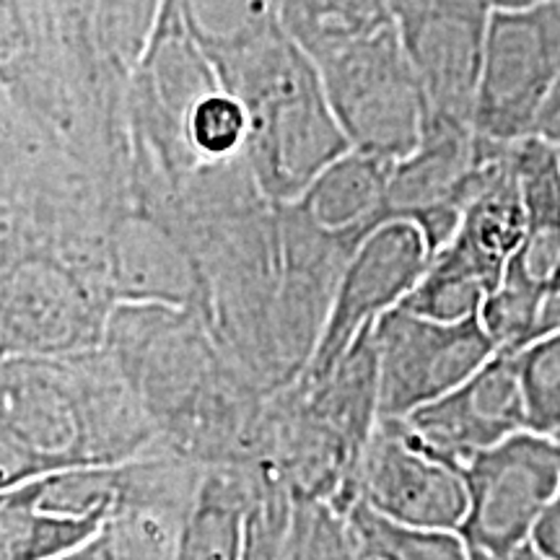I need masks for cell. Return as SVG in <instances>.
<instances>
[{"mask_svg":"<svg viewBox=\"0 0 560 560\" xmlns=\"http://www.w3.org/2000/svg\"><path fill=\"white\" fill-rule=\"evenodd\" d=\"M104 348L136 387L164 450L206 467L247 459L268 392L223 353L198 310L120 301Z\"/></svg>","mask_w":560,"mask_h":560,"instance_id":"1","label":"cell"},{"mask_svg":"<svg viewBox=\"0 0 560 560\" xmlns=\"http://www.w3.org/2000/svg\"><path fill=\"white\" fill-rule=\"evenodd\" d=\"M190 30L215 79L247 109L244 156L265 198L272 206L296 200L350 151L317 62L285 30L278 11L260 13L223 34L202 32L192 21Z\"/></svg>","mask_w":560,"mask_h":560,"instance_id":"2","label":"cell"},{"mask_svg":"<svg viewBox=\"0 0 560 560\" xmlns=\"http://www.w3.org/2000/svg\"><path fill=\"white\" fill-rule=\"evenodd\" d=\"M310 55L350 149L392 164L416 149L431 104L395 19Z\"/></svg>","mask_w":560,"mask_h":560,"instance_id":"3","label":"cell"},{"mask_svg":"<svg viewBox=\"0 0 560 560\" xmlns=\"http://www.w3.org/2000/svg\"><path fill=\"white\" fill-rule=\"evenodd\" d=\"M0 355H70L104 346L117 299L107 280L47 247H3Z\"/></svg>","mask_w":560,"mask_h":560,"instance_id":"4","label":"cell"},{"mask_svg":"<svg viewBox=\"0 0 560 560\" xmlns=\"http://www.w3.org/2000/svg\"><path fill=\"white\" fill-rule=\"evenodd\" d=\"M89 465L94 433L73 355L0 361V490Z\"/></svg>","mask_w":560,"mask_h":560,"instance_id":"5","label":"cell"},{"mask_svg":"<svg viewBox=\"0 0 560 560\" xmlns=\"http://www.w3.org/2000/svg\"><path fill=\"white\" fill-rule=\"evenodd\" d=\"M558 75L560 0L490 11L475 130L499 143L529 138Z\"/></svg>","mask_w":560,"mask_h":560,"instance_id":"6","label":"cell"},{"mask_svg":"<svg viewBox=\"0 0 560 560\" xmlns=\"http://www.w3.org/2000/svg\"><path fill=\"white\" fill-rule=\"evenodd\" d=\"M467 516L459 535L472 550L503 560L532 540L537 522L560 488V441L548 433L520 431L475 454L462 467Z\"/></svg>","mask_w":560,"mask_h":560,"instance_id":"7","label":"cell"},{"mask_svg":"<svg viewBox=\"0 0 560 560\" xmlns=\"http://www.w3.org/2000/svg\"><path fill=\"white\" fill-rule=\"evenodd\" d=\"M380 418H408L499 353L478 317L441 322L397 306L374 325Z\"/></svg>","mask_w":560,"mask_h":560,"instance_id":"8","label":"cell"},{"mask_svg":"<svg viewBox=\"0 0 560 560\" xmlns=\"http://www.w3.org/2000/svg\"><path fill=\"white\" fill-rule=\"evenodd\" d=\"M355 488L371 509L418 527L459 532L470 506L462 467L433 450L408 418L376 420Z\"/></svg>","mask_w":560,"mask_h":560,"instance_id":"9","label":"cell"},{"mask_svg":"<svg viewBox=\"0 0 560 560\" xmlns=\"http://www.w3.org/2000/svg\"><path fill=\"white\" fill-rule=\"evenodd\" d=\"M431 262V247L412 221L392 219L350 255L325 330L301 374L325 376L376 319L397 310Z\"/></svg>","mask_w":560,"mask_h":560,"instance_id":"10","label":"cell"},{"mask_svg":"<svg viewBox=\"0 0 560 560\" xmlns=\"http://www.w3.org/2000/svg\"><path fill=\"white\" fill-rule=\"evenodd\" d=\"M490 11L486 0H392L433 115L475 125Z\"/></svg>","mask_w":560,"mask_h":560,"instance_id":"11","label":"cell"},{"mask_svg":"<svg viewBox=\"0 0 560 560\" xmlns=\"http://www.w3.org/2000/svg\"><path fill=\"white\" fill-rule=\"evenodd\" d=\"M117 304H170L206 317V280L182 223L170 210L128 198L109 231Z\"/></svg>","mask_w":560,"mask_h":560,"instance_id":"12","label":"cell"},{"mask_svg":"<svg viewBox=\"0 0 560 560\" xmlns=\"http://www.w3.org/2000/svg\"><path fill=\"white\" fill-rule=\"evenodd\" d=\"M439 454L465 467L475 454L529 429L514 355L495 353L470 380L408 416Z\"/></svg>","mask_w":560,"mask_h":560,"instance_id":"13","label":"cell"},{"mask_svg":"<svg viewBox=\"0 0 560 560\" xmlns=\"http://www.w3.org/2000/svg\"><path fill=\"white\" fill-rule=\"evenodd\" d=\"M524 226L527 215L511 145L465 208L452 240L431 255V262L470 280L490 296L506 278L511 257L524 240Z\"/></svg>","mask_w":560,"mask_h":560,"instance_id":"14","label":"cell"},{"mask_svg":"<svg viewBox=\"0 0 560 560\" xmlns=\"http://www.w3.org/2000/svg\"><path fill=\"white\" fill-rule=\"evenodd\" d=\"M524 215V240L503 283L548 299L560 291V149L542 138L514 143Z\"/></svg>","mask_w":560,"mask_h":560,"instance_id":"15","label":"cell"},{"mask_svg":"<svg viewBox=\"0 0 560 560\" xmlns=\"http://www.w3.org/2000/svg\"><path fill=\"white\" fill-rule=\"evenodd\" d=\"M392 161L350 149L291 200L322 234L359 249L371 231L389 221Z\"/></svg>","mask_w":560,"mask_h":560,"instance_id":"16","label":"cell"},{"mask_svg":"<svg viewBox=\"0 0 560 560\" xmlns=\"http://www.w3.org/2000/svg\"><path fill=\"white\" fill-rule=\"evenodd\" d=\"M270 486L249 467L208 465L198 501L182 529L177 560H244L247 520Z\"/></svg>","mask_w":560,"mask_h":560,"instance_id":"17","label":"cell"},{"mask_svg":"<svg viewBox=\"0 0 560 560\" xmlns=\"http://www.w3.org/2000/svg\"><path fill=\"white\" fill-rule=\"evenodd\" d=\"M107 527L104 516H66L39 509L30 490H0V560H55L83 548Z\"/></svg>","mask_w":560,"mask_h":560,"instance_id":"18","label":"cell"},{"mask_svg":"<svg viewBox=\"0 0 560 560\" xmlns=\"http://www.w3.org/2000/svg\"><path fill=\"white\" fill-rule=\"evenodd\" d=\"M346 522L359 560H472L470 545L457 529L397 522L361 499L350 503Z\"/></svg>","mask_w":560,"mask_h":560,"instance_id":"19","label":"cell"},{"mask_svg":"<svg viewBox=\"0 0 560 560\" xmlns=\"http://www.w3.org/2000/svg\"><path fill=\"white\" fill-rule=\"evenodd\" d=\"M185 136L198 166L240 159L247 151L249 115L231 91L215 86L192 104Z\"/></svg>","mask_w":560,"mask_h":560,"instance_id":"20","label":"cell"},{"mask_svg":"<svg viewBox=\"0 0 560 560\" xmlns=\"http://www.w3.org/2000/svg\"><path fill=\"white\" fill-rule=\"evenodd\" d=\"M280 560H359L346 514L327 501L293 499Z\"/></svg>","mask_w":560,"mask_h":560,"instance_id":"21","label":"cell"},{"mask_svg":"<svg viewBox=\"0 0 560 560\" xmlns=\"http://www.w3.org/2000/svg\"><path fill=\"white\" fill-rule=\"evenodd\" d=\"M529 431H560V327L514 353Z\"/></svg>","mask_w":560,"mask_h":560,"instance_id":"22","label":"cell"},{"mask_svg":"<svg viewBox=\"0 0 560 560\" xmlns=\"http://www.w3.org/2000/svg\"><path fill=\"white\" fill-rule=\"evenodd\" d=\"M532 545L542 550L548 558L560 560V488L556 499L550 501V506L545 509L540 522H537L535 532H532Z\"/></svg>","mask_w":560,"mask_h":560,"instance_id":"23","label":"cell"},{"mask_svg":"<svg viewBox=\"0 0 560 560\" xmlns=\"http://www.w3.org/2000/svg\"><path fill=\"white\" fill-rule=\"evenodd\" d=\"M532 136L548 140L550 145L560 149V75L556 79V83H552L548 96H545L540 115H537V122H535V132H532Z\"/></svg>","mask_w":560,"mask_h":560,"instance_id":"24","label":"cell"},{"mask_svg":"<svg viewBox=\"0 0 560 560\" xmlns=\"http://www.w3.org/2000/svg\"><path fill=\"white\" fill-rule=\"evenodd\" d=\"M503 560H552V558L545 556L542 550H537L535 545H532V540H529V542L520 545V548H516V550H511Z\"/></svg>","mask_w":560,"mask_h":560,"instance_id":"25","label":"cell"},{"mask_svg":"<svg viewBox=\"0 0 560 560\" xmlns=\"http://www.w3.org/2000/svg\"><path fill=\"white\" fill-rule=\"evenodd\" d=\"M490 9H524V5L542 3V0H486Z\"/></svg>","mask_w":560,"mask_h":560,"instance_id":"26","label":"cell"},{"mask_svg":"<svg viewBox=\"0 0 560 560\" xmlns=\"http://www.w3.org/2000/svg\"><path fill=\"white\" fill-rule=\"evenodd\" d=\"M472 560H495V558L488 556V552H482V550H472Z\"/></svg>","mask_w":560,"mask_h":560,"instance_id":"27","label":"cell"},{"mask_svg":"<svg viewBox=\"0 0 560 560\" xmlns=\"http://www.w3.org/2000/svg\"><path fill=\"white\" fill-rule=\"evenodd\" d=\"M552 436H556V439L560 441V431H556V433H552Z\"/></svg>","mask_w":560,"mask_h":560,"instance_id":"28","label":"cell"}]
</instances>
